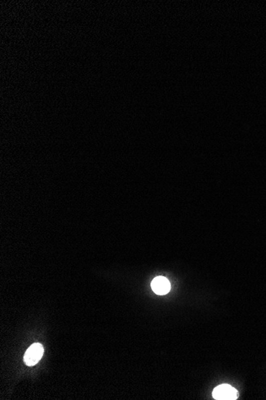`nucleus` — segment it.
Masks as SVG:
<instances>
[{
	"mask_svg": "<svg viewBox=\"0 0 266 400\" xmlns=\"http://www.w3.org/2000/svg\"><path fill=\"white\" fill-rule=\"evenodd\" d=\"M43 353H44V348L42 344L38 343L32 344L26 351L24 355V362L29 367L35 366L42 359Z\"/></svg>",
	"mask_w": 266,
	"mask_h": 400,
	"instance_id": "nucleus-1",
	"label": "nucleus"
},
{
	"mask_svg": "<svg viewBox=\"0 0 266 400\" xmlns=\"http://www.w3.org/2000/svg\"><path fill=\"white\" fill-rule=\"evenodd\" d=\"M238 396L237 390L228 384H221L214 388L213 397L218 400H234Z\"/></svg>",
	"mask_w": 266,
	"mask_h": 400,
	"instance_id": "nucleus-2",
	"label": "nucleus"
},
{
	"mask_svg": "<svg viewBox=\"0 0 266 400\" xmlns=\"http://www.w3.org/2000/svg\"><path fill=\"white\" fill-rule=\"evenodd\" d=\"M152 289L157 295H166L171 290V284L167 278L158 277L152 281Z\"/></svg>",
	"mask_w": 266,
	"mask_h": 400,
	"instance_id": "nucleus-3",
	"label": "nucleus"
}]
</instances>
